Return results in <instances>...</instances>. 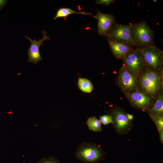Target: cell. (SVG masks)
I'll list each match as a JSON object with an SVG mask.
<instances>
[{"instance_id": "6da1fadb", "label": "cell", "mask_w": 163, "mask_h": 163, "mask_svg": "<svg viewBox=\"0 0 163 163\" xmlns=\"http://www.w3.org/2000/svg\"><path fill=\"white\" fill-rule=\"evenodd\" d=\"M131 33L134 46L142 47L154 45L152 30L145 22L132 25Z\"/></svg>"}, {"instance_id": "7a4b0ae2", "label": "cell", "mask_w": 163, "mask_h": 163, "mask_svg": "<svg viewBox=\"0 0 163 163\" xmlns=\"http://www.w3.org/2000/svg\"><path fill=\"white\" fill-rule=\"evenodd\" d=\"M145 66L154 70H160L163 65V53L154 45L137 48Z\"/></svg>"}, {"instance_id": "3957f363", "label": "cell", "mask_w": 163, "mask_h": 163, "mask_svg": "<svg viewBox=\"0 0 163 163\" xmlns=\"http://www.w3.org/2000/svg\"><path fill=\"white\" fill-rule=\"evenodd\" d=\"M75 154L79 161L87 163L96 162L102 156L101 150L99 147L88 142L79 144Z\"/></svg>"}, {"instance_id": "277c9868", "label": "cell", "mask_w": 163, "mask_h": 163, "mask_svg": "<svg viewBox=\"0 0 163 163\" xmlns=\"http://www.w3.org/2000/svg\"><path fill=\"white\" fill-rule=\"evenodd\" d=\"M132 26L120 24L115 21L105 37L107 39L133 46L131 33Z\"/></svg>"}, {"instance_id": "5b68a950", "label": "cell", "mask_w": 163, "mask_h": 163, "mask_svg": "<svg viewBox=\"0 0 163 163\" xmlns=\"http://www.w3.org/2000/svg\"><path fill=\"white\" fill-rule=\"evenodd\" d=\"M161 82V76L159 73L149 68L145 71L139 80L142 88L145 92L152 95L157 92Z\"/></svg>"}, {"instance_id": "8992f818", "label": "cell", "mask_w": 163, "mask_h": 163, "mask_svg": "<svg viewBox=\"0 0 163 163\" xmlns=\"http://www.w3.org/2000/svg\"><path fill=\"white\" fill-rule=\"evenodd\" d=\"M122 59L123 66L136 75L141 72L145 66L137 48L130 50Z\"/></svg>"}, {"instance_id": "52a82bcc", "label": "cell", "mask_w": 163, "mask_h": 163, "mask_svg": "<svg viewBox=\"0 0 163 163\" xmlns=\"http://www.w3.org/2000/svg\"><path fill=\"white\" fill-rule=\"evenodd\" d=\"M118 82L123 91L130 93L137 86V75L123 66L119 71Z\"/></svg>"}, {"instance_id": "ba28073f", "label": "cell", "mask_w": 163, "mask_h": 163, "mask_svg": "<svg viewBox=\"0 0 163 163\" xmlns=\"http://www.w3.org/2000/svg\"><path fill=\"white\" fill-rule=\"evenodd\" d=\"M43 37L41 39L36 40L35 38L32 40L29 37L25 36L30 41L31 44L27 50L28 56V62H33L36 65L38 62L41 61L42 59L40 52V48L41 45H43V43L45 40H49L50 39L49 35L46 34V32L45 30L41 31Z\"/></svg>"}, {"instance_id": "9c48e42d", "label": "cell", "mask_w": 163, "mask_h": 163, "mask_svg": "<svg viewBox=\"0 0 163 163\" xmlns=\"http://www.w3.org/2000/svg\"><path fill=\"white\" fill-rule=\"evenodd\" d=\"M97 20V32L100 36L105 37L113 24L115 22V18L112 14L102 13L97 11L95 16Z\"/></svg>"}, {"instance_id": "30bf717a", "label": "cell", "mask_w": 163, "mask_h": 163, "mask_svg": "<svg viewBox=\"0 0 163 163\" xmlns=\"http://www.w3.org/2000/svg\"><path fill=\"white\" fill-rule=\"evenodd\" d=\"M127 97L130 102L134 106L140 109L145 110L151 104V99L145 94L139 91L127 93Z\"/></svg>"}, {"instance_id": "8fae6325", "label": "cell", "mask_w": 163, "mask_h": 163, "mask_svg": "<svg viewBox=\"0 0 163 163\" xmlns=\"http://www.w3.org/2000/svg\"><path fill=\"white\" fill-rule=\"evenodd\" d=\"M107 40L111 52L118 59H122L129 51L133 49V46Z\"/></svg>"}, {"instance_id": "7c38bea8", "label": "cell", "mask_w": 163, "mask_h": 163, "mask_svg": "<svg viewBox=\"0 0 163 163\" xmlns=\"http://www.w3.org/2000/svg\"><path fill=\"white\" fill-rule=\"evenodd\" d=\"M113 115L115 124L117 129H123L128 126L129 120L124 114L117 111L114 112Z\"/></svg>"}, {"instance_id": "4fadbf2b", "label": "cell", "mask_w": 163, "mask_h": 163, "mask_svg": "<svg viewBox=\"0 0 163 163\" xmlns=\"http://www.w3.org/2000/svg\"><path fill=\"white\" fill-rule=\"evenodd\" d=\"M81 14L91 15L95 18L91 13H87L85 12H77L67 8H62L59 9L56 12L55 16L54 18V20L60 18H66L72 14Z\"/></svg>"}, {"instance_id": "5bb4252c", "label": "cell", "mask_w": 163, "mask_h": 163, "mask_svg": "<svg viewBox=\"0 0 163 163\" xmlns=\"http://www.w3.org/2000/svg\"><path fill=\"white\" fill-rule=\"evenodd\" d=\"M163 98L162 95H159L153 107L149 111V114L162 117Z\"/></svg>"}, {"instance_id": "9a60e30c", "label": "cell", "mask_w": 163, "mask_h": 163, "mask_svg": "<svg viewBox=\"0 0 163 163\" xmlns=\"http://www.w3.org/2000/svg\"><path fill=\"white\" fill-rule=\"evenodd\" d=\"M78 85L81 91L86 93H91L93 88V85L91 82L88 79L84 78H79Z\"/></svg>"}, {"instance_id": "2e32d148", "label": "cell", "mask_w": 163, "mask_h": 163, "mask_svg": "<svg viewBox=\"0 0 163 163\" xmlns=\"http://www.w3.org/2000/svg\"><path fill=\"white\" fill-rule=\"evenodd\" d=\"M101 123L99 120L95 116L89 117L86 122L89 130L95 132L102 131Z\"/></svg>"}, {"instance_id": "e0dca14e", "label": "cell", "mask_w": 163, "mask_h": 163, "mask_svg": "<svg viewBox=\"0 0 163 163\" xmlns=\"http://www.w3.org/2000/svg\"><path fill=\"white\" fill-rule=\"evenodd\" d=\"M152 120L157 126L159 131L163 130V119L162 117L149 114Z\"/></svg>"}, {"instance_id": "ac0fdd59", "label": "cell", "mask_w": 163, "mask_h": 163, "mask_svg": "<svg viewBox=\"0 0 163 163\" xmlns=\"http://www.w3.org/2000/svg\"><path fill=\"white\" fill-rule=\"evenodd\" d=\"M99 120L102 124L106 126L107 124L113 123L112 117L111 116L105 115L99 116Z\"/></svg>"}, {"instance_id": "d6986e66", "label": "cell", "mask_w": 163, "mask_h": 163, "mask_svg": "<svg viewBox=\"0 0 163 163\" xmlns=\"http://www.w3.org/2000/svg\"><path fill=\"white\" fill-rule=\"evenodd\" d=\"M37 163H60V162L57 158L50 156L44 158Z\"/></svg>"}, {"instance_id": "ffe728a7", "label": "cell", "mask_w": 163, "mask_h": 163, "mask_svg": "<svg viewBox=\"0 0 163 163\" xmlns=\"http://www.w3.org/2000/svg\"><path fill=\"white\" fill-rule=\"evenodd\" d=\"M97 5H103L108 6L114 0H96Z\"/></svg>"}, {"instance_id": "44dd1931", "label": "cell", "mask_w": 163, "mask_h": 163, "mask_svg": "<svg viewBox=\"0 0 163 163\" xmlns=\"http://www.w3.org/2000/svg\"><path fill=\"white\" fill-rule=\"evenodd\" d=\"M7 0H0V10L6 5Z\"/></svg>"}, {"instance_id": "7402d4cb", "label": "cell", "mask_w": 163, "mask_h": 163, "mask_svg": "<svg viewBox=\"0 0 163 163\" xmlns=\"http://www.w3.org/2000/svg\"><path fill=\"white\" fill-rule=\"evenodd\" d=\"M163 130L159 131V135L160 136V138L161 142L163 143Z\"/></svg>"}, {"instance_id": "603a6c76", "label": "cell", "mask_w": 163, "mask_h": 163, "mask_svg": "<svg viewBox=\"0 0 163 163\" xmlns=\"http://www.w3.org/2000/svg\"><path fill=\"white\" fill-rule=\"evenodd\" d=\"M127 117V118L129 119L130 120H131L133 118V117L132 115H128V116Z\"/></svg>"}]
</instances>
